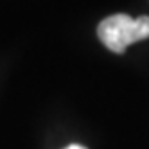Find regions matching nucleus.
I'll return each mask as SVG.
<instances>
[{"label":"nucleus","instance_id":"nucleus-2","mask_svg":"<svg viewBox=\"0 0 149 149\" xmlns=\"http://www.w3.org/2000/svg\"><path fill=\"white\" fill-rule=\"evenodd\" d=\"M65 149H86V147H83V146H79V144H72V146H67Z\"/></svg>","mask_w":149,"mask_h":149},{"label":"nucleus","instance_id":"nucleus-1","mask_svg":"<svg viewBox=\"0 0 149 149\" xmlns=\"http://www.w3.org/2000/svg\"><path fill=\"white\" fill-rule=\"evenodd\" d=\"M97 36L111 52L122 54L130 45L149 38V16H106L97 27Z\"/></svg>","mask_w":149,"mask_h":149}]
</instances>
